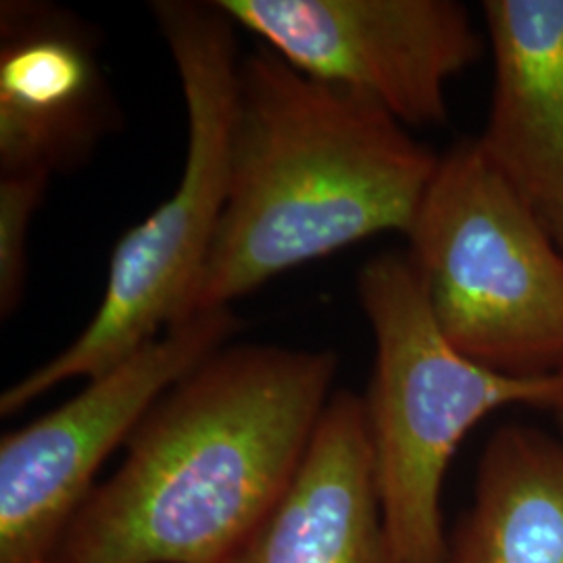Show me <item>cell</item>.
<instances>
[{
  "label": "cell",
  "instance_id": "obj_1",
  "mask_svg": "<svg viewBox=\"0 0 563 563\" xmlns=\"http://www.w3.org/2000/svg\"><path fill=\"white\" fill-rule=\"evenodd\" d=\"M339 357L222 346L172 386L67 526L53 563H220L297 476Z\"/></svg>",
  "mask_w": 563,
  "mask_h": 563
},
{
  "label": "cell",
  "instance_id": "obj_2",
  "mask_svg": "<svg viewBox=\"0 0 563 563\" xmlns=\"http://www.w3.org/2000/svg\"><path fill=\"white\" fill-rule=\"evenodd\" d=\"M441 157L380 102L267 46L239 65L222 220L190 316L383 232L407 234Z\"/></svg>",
  "mask_w": 563,
  "mask_h": 563
},
{
  "label": "cell",
  "instance_id": "obj_3",
  "mask_svg": "<svg viewBox=\"0 0 563 563\" xmlns=\"http://www.w3.org/2000/svg\"><path fill=\"white\" fill-rule=\"evenodd\" d=\"M153 13L186 101L178 188L121 236L95 318L65 351L2 393L0 416L18 413L59 384L101 376L190 316L225 205L241 57L236 23L218 2L162 0Z\"/></svg>",
  "mask_w": 563,
  "mask_h": 563
},
{
  "label": "cell",
  "instance_id": "obj_4",
  "mask_svg": "<svg viewBox=\"0 0 563 563\" xmlns=\"http://www.w3.org/2000/svg\"><path fill=\"white\" fill-rule=\"evenodd\" d=\"M357 295L376 342L365 411L386 534L399 563H449L441 497L463 439L511 405L562 411L563 378H509L465 357L407 253L363 263Z\"/></svg>",
  "mask_w": 563,
  "mask_h": 563
},
{
  "label": "cell",
  "instance_id": "obj_5",
  "mask_svg": "<svg viewBox=\"0 0 563 563\" xmlns=\"http://www.w3.org/2000/svg\"><path fill=\"white\" fill-rule=\"evenodd\" d=\"M430 311L472 362L509 378L563 367V249L478 139L441 157L407 230Z\"/></svg>",
  "mask_w": 563,
  "mask_h": 563
},
{
  "label": "cell",
  "instance_id": "obj_6",
  "mask_svg": "<svg viewBox=\"0 0 563 563\" xmlns=\"http://www.w3.org/2000/svg\"><path fill=\"white\" fill-rule=\"evenodd\" d=\"M241 328L232 307L199 311L88 380L74 399L0 443V563H53L102 463L163 395Z\"/></svg>",
  "mask_w": 563,
  "mask_h": 563
},
{
  "label": "cell",
  "instance_id": "obj_7",
  "mask_svg": "<svg viewBox=\"0 0 563 563\" xmlns=\"http://www.w3.org/2000/svg\"><path fill=\"white\" fill-rule=\"evenodd\" d=\"M309 78L355 90L402 125H443L446 88L486 51L455 0H218Z\"/></svg>",
  "mask_w": 563,
  "mask_h": 563
},
{
  "label": "cell",
  "instance_id": "obj_8",
  "mask_svg": "<svg viewBox=\"0 0 563 563\" xmlns=\"http://www.w3.org/2000/svg\"><path fill=\"white\" fill-rule=\"evenodd\" d=\"M92 32L44 2L0 9V174L67 172L111 125Z\"/></svg>",
  "mask_w": 563,
  "mask_h": 563
},
{
  "label": "cell",
  "instance_id": "obj_9",
  "mask_svg": "<svg viewBox=\"0 0 563 563\" xmlns=\"http://www.w3.org/2000/svg\"><path fill=\"white\" fill-rule=\"evenodd\" d=\"M220 563H399L384 526L365 399L332 395L280 501Z\"/></svg>",
  "mask_w": 563,
  "mask_h": 563
},
{
  "label": "cell",
  "instance_id": "obj_10",
  "mask_svg": "<svg viewBox=\"0 0 563 563\" xmlns=\"http://www.w3.org/2000/svg\"><path fill=\"white\" fill-rule=\"evenodd\" d=\"M493 101L478 144L563 249V0H484Z\"/></svg>",
  "mask_w": 563,
  "mask_h": 563
},
{
  "label": "cell",
  "instance_id": "obj_11",
  "mask_svg": "<svg viewBox=\"0 0 563 563\" xmlns=\"http://www.w3.org/2000/svg\"><path fill=\"white\" fill-rule=\"evenodd\" d=\"M449 563H563V443L523 423L484 449Z\"/></svg>",
  "mask_w": 563,
  "mask_h": 563
},
{
  "label": "cell",
  "instance_id": "obj_12",
  "mask_svg": "<svg viewBox=\"0 0 563 563\" xmlns=\"http://www.w3.org/2000/svg\"><path fill=\"white\" fill-rule=\"evenodd\" d=\"M51 176L0 174V313L13 316L27 276V236Z\"/></svg>",
  "mask_w": 563,
  "mask_h": 563
},
{
  "label": "cell",
  "instance_id": "obj_13",
  "mask_svg": "<svg viewBox=\"0 0 563 563\" xmlns=\"http://www.w3.org/2000/svg\"><path fill=\"white\" fill-rule=\"evenodd\" d=\"M558 416H560V422H562V428H563V409H562V411H558Z\"/></svg>",
  "mask_w": 563,
  "mask_h": 563
},
{
  "label": "cell",
  "instance_id": "obj_14",
  "mask_svg": "<svg viewBox=\"0 0 563 563\" xmlns=\"http://www.w3.org/2000/svg\"><path fill=\"white\" fill-rule=\"evenodd\" d=\"M558 376H562V378H563V367H562V369H560V374H558Z\"/></svg>",
  "mask_w": 563,
  "mask_h": 563
}]
</instances>
